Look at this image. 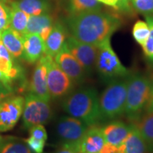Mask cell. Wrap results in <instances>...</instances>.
Here are the masks:
<instances>
[{"label": "cell", "mask_w": 153, "mask_h": 153, "mask_svg": "<svg viewBox=\"0 0 153 153\" xmlns=\"http://www.w3.org/2000/svg\"><path fill=\"white\" fill-rule=\"evenodd\" d=\"M99 1L101 4H104L108 6V7H114V9H116V5H117L118 0H97Z\"/></svg>", "instance_id": "obj_37"}, {"label": "cell", "mask_w": 153, "mask_h": 153, "mask_svg": "<svg viewBox=\"0 0 153 153\" xmlns=\"http://www.w3.org/2000/svg\"><path fill=\"white\" fill-rule=\"evenodd\" d=\"M23 45L22 58L30 64L36 63L45 54V43L38 34H24Z\"/></svg>", "instance_id": "obj_13"}, {"label": "cell", "mask_w": 153, "mask_h": 153, "mask_svg": "<svg viewBox=\"0 0 153 153\" xmlns=\"http://www.w3.org/2000/svg\"><path fill=\"white\" fill-rule=\"evenodd\" d=\"M152 99L151 82L140 74L128 76L127 94L124 113L130 120L135 121L147 109Z\"/></svg>", "instance_id": "obj_3"}, {"label": "cell", "mask_w": 153, "mask_h": 153, "mask_svg": "<svg viewBox=\"0 0 153 153\" xmlns=\"http://www.w3.org/2000/svg\"><path fill=\"white\" fill-rule=\"evenodd\" d=\"M101 129L106 143L119 147L128 135L131 125H126L122 121L112 120Z\"/></svg>", "instance_id": "obj_14"}, {"label": "cell", "mask_w": 153, "mask_h": 153, "mask_svg": "<svg viewBox=\"0 0 153 153\" xmlns=\"http://www.w3.org/2000/svg\"><path fill=\"white\" fill-rule=\"evenodd\" d=\"M145 16L146 22L150 26V33L144 45L142 46L143 51L145 59L149 64L153 65V15H147Z\"/></svg>", "instance_id": "obj_27"}, {"label": "cell", "mask_w": 153, "mask_h": 153, "mask_svg": "<svg viewBox=\"0 0 153 153\" xmlns=\"http://www.w3.org/2000/svg\"><path fill=\"white\" fill-rule=\"evenodd\" d=\"M68 30L63 24L55 22L45 43V54L55 57L64 46L68 38Z\"/></svg>", "instance_id": "obj_15"}, {"label": "cell", "mask_w": 153, "mask_h": 153, "mask_svg": "<svg viewBox=\"0 0 153 153\" xmlns=\"http://www.w3.org/2000/svg\"><path fill=\"white\" fill-rule=\"evenodd\" d=\"M13 81H14V80L11 79V77H9V76H7V74H5L4 73H3L2 72L0 71V82H1V83L4 84V85L9 86V87H10L13 89Z\"/></svg>", "instance_id": "obj_36"}, {"label": "cell", "mask_w": 153, "mask_h": 153, "mask_svg": "<svg viewBox=\"0 0 153 153\" xmlns=\"http://www.w3.org/2000/svg\"><path fill=\"white\" fill-rule=\"evenodd\" d=\"M10 27V7L0 1V33Z\"/></svg>", "instance_id": "obj_29"}, {"label": "cell", "mask_w": 153, "mask_h": 153, "mask_svg": "<svg viewBox=\"0 0 153 153\" xmlns=\"http://www.w3.org/2000/svg\"><path fill=\"white\" fill-rule=\"evenodd\" d=\"M0 41L14 58H22L24 50L22 35L9 27L0 33Z\"/></svg>", "instance_id": "obj_18"}, {"label": "cell", "mask_w": 153, "mask_h": 153, "mask_svg": "<svg viewBox=\"0 0 153 153\" xmlns=\"http://www.w3.org/2000/svg\"><path fill=\"white\" fill-rule=\"evenodd\" d=\"M128 77L108 83L99 98L100 121L113 120L124 114Z\"/></svg>", "instance_id": "obj_4"}, {"label": "cell", "mask_w": 153, "mask_h": 153, "mask_svg": "<svg viewBox=\"0 0 153 153\" xmlns=\"http://www.w3.org/2000/svg\"><path fill=\"white\" fill-rule=\"evenodd\" d=\"M147 111H153V102H150L149 104L148 108H147Z\"/></svg>", "instance_id": "obj_38"}, {"label": "cell", "mask_w": 153, "mask_h": 153, "mask_svg": "<svg viewBox=\"0 0 153 153\" xmlns=\"http://www.w3.org/2000/svg\"><path fill=\"white\" fill-rule=\"evenodd\" d=\"M118 148L108 143H105L99 153H116L118 152Z\"/></svg>", "instance_id": "obj_35"}, {"label": "cell", "mask_w": 153, "mask_h": 153, "mask_svg": "<svg viewBox=\"0 0 153 153\" xmlns=\"http://www.w3.org/2000/svg\"><path fill=\"white\" fill-rule=\"evenodd\" d=\"M14 89L0 82V102L9 96L14 94Z\"/></svg>", "instance_id": "obj_34"}, {"label": "cell", "mask_w": 153, "mask_h": 153, "mask_svg": "<svg viewBox=\"0 0 153 153\" xmlns=\"http://www.w3.org/2000/svg\"><path fill=\"white\" fill-rule=\"evenodd\" d=\"M24 98L20 95H11L0 102V132L10 131L22 116Z\"/></svg>", "instance_id": "obj_9"}, {"label": "cell", "mask_w": 153, "mask_h": 153, "mask_svg": "<svg viewBox=\"0 0 153 153\" xmlns=\"http://www.w3.org/2000/svg\"><path fill=\"white\" fill-rule=\"evenodd\" d=\"M47 68L48 88L52 99L65 98L74 90L75 84L62 71L52 57L43 55Z\"/></svg>", "instance_id": "obj_6"}, {"label": "cell", "mask_w": 153, "mask_h": 153, "mask_svg": "<svg viewBox=\"0 0 153 153\" xmlns=\"http://www.w3.org/2000/svg\"><path fill=\"white\" fill-rule=\"evenodd\" d=\"M133 123L140 132L149 151L153 152V111H147Z\"/></svg>", "instance_id": "obj_22"}, {"label": "cell", "mask_w": 153, "mask_h": 153, "mask_svg": "<svg viewBox=\"0 0 153 153\" xmlns=\"http://www.w3.org/2000/svg\"><path fill=\"white\" fill-rule=\"evenodd\" d=\"M99 98L94 88H79L65 97L62 106L70 116L82 120L90 127L100 121Z\"/></svg>", "instance_id": "obj_2"}, {"label": "cell", "mask_w": 153, "mask_h": 153, "mask_svg": "<svg viewBox=\"0 0 153 153\" xmlns=\"http://www.w3.org/2000/svg\"><path fill=\"white\" fill-rule=\"evenodd\" d=\"M24 99L22 116L25 128L29 129L40 124L43 125L51 119L53 111L48 102L31 92L27 94Z\"/></svg>", "instance_id": "obj_7"}, {"label": "cell", "mask_w": 153, "mask_h": 153, "mask_svg": "<svg viewBox=\"0 0 153 153\" xmlns=\"http://www.w3.org/2000/svg\"><path fill=\"white\" fill-rule=\"evenodd\" d=\"M67 26L70 35L83 43L97 45L110 39L121 26L118 17L101 10L69 16Z\"/></svg>", "instance_id": "obj_1"}, {"label": "cell", "mask_w": 153, "mask_h": 153, "mask_svg": "<svg viewBox=\"0 0 153 153\" xmlns=\"http://www.w3.org/2000/svg\"><path fill=\"white\" fill-rule=\"evenodd\" d=\"M135 11L144 16L153 14V0H132Z\"/></svg>", "instance_id": "obj_28"}, {"label": "cell", "mask_w": 153, "mask_h": 153, "mask_svg": "<svg viewBox=\"0 0 153 153\" xmlns=\"http://www.w3.org/2000/svg\"><path fill=\"white\" fill-rule=\"evenodd\" d=\"M65 46L79 62L87 75H91L95 70L98 46L83 43L71 36L67 38Z\"/></svg>", "instance_id": "obj_8"}, {"label": "cell", "mask_w": 153, "mask_h": 153, "mask_svg": "<svg viewBox=\"0 0 153 153\" xmlns=\"http://www.w3.org/2000/svg\"><path fill=\"white\" fill-rule=\"evenodd\" d=\"M89 126L72 116H62L57 121L56 132L65 143L79 144Z\"/></svg>", "instance_id": "obj_10"}, {"label": "cell", "mask_w": 153, "mask_h": 153, "mask_svg": "<svg viewBox=\"0 0 153 153\" xmlns=\"http://www.w3.org/2000/svg\"><path fill=\"white\" fill-rule=\"evenodd\" d=\"M101 9V4L97 0H67L69 16H74Z\"/></svg>", "instance_id": "obj_23"}, {"label": "cell", "mask_w": 153, "mask_h": 153, "mask_svg": "<svg viewBox=\"0 0 153 153\" xmlns=\"http://www.w3.org/2000/svg\"><path fill=\"white\" fill-rule=\"evenodd\" d=\"M95 70L105 83L128 77L130 71L123 65L113 50L110 39L98 45Z\"/></svg>", "instance_id": "obj_5"}, {"label": "cell", "mask_w": 153, "mask_h": 153, "mask_svg": "<svg viewBox=\"0 0 153 153\" xmlns=\"http://www.w3.org/2000/svg\"><path fill=\"white\" fill-rule=\"evenodd\" d=\"M0 153H33L24 140L16 137L0 136Z\"/></svg>", "instance_id": "obj_24"}, {"label": "cell", "mask_w": 153, "mask_h": 153, "mask_svg": "<svg viewBox=\"0 0 153 153\" xmlns=\"http://www.w3.org/2000/svg\"><path fill=\"white\" fill-rule=\"evenodd\" d=\"M29 130L30 136L35 137L36 139L46 141L48 139V134L43 125H36L31 127Z\"/></svg>", "instance_id": "obj_32"}, {"label": "cell", "mask_w": 153, "mask_h": 153, "mask_svg": "<svg viewBox=\"0 0 153 153\" xmlns=\"http://www.w3.org/2000/svg\"><path fill=\"white\" fill-rule=\"evenodd\" d=\"M150 33V28L148 23L138 20L133 25L132 34L135 41L141 46L144 45Z\"/></svg>", "instance_id": "obj_26"}, {"label": "cell", "mask_w": 153, "mask_h": 153, "mask_svg": "<svg viewBox=\"0 0 153 153\" xmlns=\"http://www.w3.org/2000/svg\"><path fill=\"white\" fill-rule=\"evenodd\" d=\"M54 60L75 85H82L85 82L87 74L79 62L67 48L65 43L60 52L55 55Z\"/></svg>", "instance_id": "obj_11"}, {"label": "cell", "mask_w": 153, "mask_h": 153, "mask_svg": "<svg viewBox=\"0 0 153 153\" xmlns=\"http://www.w3.org/2000/svg\"><path fill=\"white\" fill-rule=\"evenodd\" d=\"M53 153H81L79 150V144H72V143H65L59 149Z\"/></svg>", "instance_id": "obj_33"}, {"label": "cell", "mask_w": 153, "mask_h": 153, "mask_svg": "<svg viewBox=\"0 0 153 153\" xmlns=\"http://www.w3.org/2000/svg\"><path fill=\"white\" fill-rule=\"evenodd\" d=\"M116 153H125V152H120V151H118V152H116Z\"/></svg>", "instance_id": "obj_40"}, {"label": "cell", "mask_w": 153, "mask_h": 153, "mask_svg": "<svg viewBox=\"0 0 153 153\" xmlns=\"http://www.w3.org/2000/svg\"><path fill=\"white\" fill-rule=\"evenodd\" d=\"M29 89L30 92L49 102L51 97L50 95L47 83V68L43 55L36 62V65L32 74Z\"/></svg>", "instance_id": "obj_12"}, {"label": "cell", "mask_w": 153, "mask_h": 153, "mask_svg": "<svg viewBox=\"0 0 153 153\" xmlns=\"http://www.w3.org/2000/svg\"><path fill=\"white\" fill-rule=\"evenodd\" d=\"M125 153H148V147L135 123L131 124V130L123 143Z\"/></svg>", "instance_id": "obj_20"}, {"label": "cell", "mask_w": 153, "mask_h": 153, "mask_svg": "<svg viewBox=\"0 0 153 153\" xmlns=\"http://www.w3.org/2000/svg\"><path fill=\"white\" fill-rule=\"evenodd\" d=\"M151 91H152V99H151L150 102H153V79L151 82Z\"/></svg>", "instance_id": "obj_39"}, {"label": "cell", "mask_w": 153, "mask_h": 153, "mask_svg": "<svg viewBox=\"0 0 153 153\" xmlns=\"http://www.w3.org/2000/svg\"><path fill=\"white\" fill-rule=\"evenodd\" d=\"M29 16L27 14L11 4L10 28L17 33L22 36L26 33Z\"/></svg>", "instance_id": "obj_25"}, {"label": "cell", "mask_w": 153, "mask_h": 153, "mask_svg": "<svg viewBox=\"0 0 153 153\" xmlns=\"http://www.w3.org/2000/svg\"><path fill=\"white\" fill-rule=\"evenodd\" d=\"M105 143L101 128L97 126L89 127L79 143L81 153H99Z\"/></svg>", "instance_id": "obj_16"}, {"label": "cell", "mask_w": 153, "mask_h": 153, "mask_svg": "<svg viewBox=\"0 0 153 153\" xmlns=\"http://www.w3.org/2000/svg\"><path fill=\"white\" fill-rule=\"evenodd\" d=\"M5 0H0V1H4Z\"/></svg>", "instance_id": "obj_41"}, {"label": "cell", "mask_w": 153, "mask_h": 153, "mask_svg": "<svg viewBox=\"0 0 153 153\" xmlns=\"http://www.w3.org/2000/svg\"><path fill=\"white\" fill-rule=\"evenodd\" d=\"M152 15H153V14H152Z\"/></svg>", "instance_id": "obj_42"}, {"label": "cell", "mask_w": 153, "mask_h": 153, "mask_svg": "<svg viewBox=\"0 0 153 153\" xmlns=\"http://www.w3.org/2000/svg\"><path fill=\"white\" fill-rule=\"evenodd\" d=\"M25 143L28 145L32 152L34 153H43L44 147H45V141L41 140L36 139L35 137L30 136L28 138L24 140Z\"/></svg>", "instance_id": "obj_30"}, {"label": "cell", "mask_w": 153, "mask_h": 153, "mask_svg": "<svg viewBox=\"0 0 153 153\" xmlns=\"http://www.w3.org/2000/svg\"><path fill=\"white\" fill-rule=\"evenodd\" d=\"M14 57L0 41V71L13 80L23 77V69L15 62Z\"/></svg>", "instance_id": "obj_19"}, {"label": "cell", "mask_w": 153, "mask_h": 153, "mask_svg": "<svg viewBox=\"0 0 153 153\" xmlns=\"http://www.w3.org/2000/svg\"><path fill=\"white\" fill-rule=\"evenodd\" d=\"M53 25V17L49 13L37 16H30L25 33L38 34L45 41L51 33Z\"/></svg>", "instance_id": "obj_17"}, {"label": "cell", "mask_w": 153, "mask_h": 153, "mask_svg": "<svg viewBox=\"0 0 153 153\" xmlns=\"http://www.w3.org/2000/svg\"><path fill=\"white\" fill-rule=\"evenodd\" d=\"M28 16H37L49 13L51 4L48 0H18L11 3Z\"/></svg>", "instance_id": "obj_21"}, {"label": "cell", "mask_w": 153, "mask_h": 153, "mask_svg": "<svg viewBox=\"0 0 153 153\" xmlns=\"http://www.w3.org/2000/svg\"><path fill=\"white\" fill-rule=\"evenodd\" d=\"M116 9L126 15H133L135 11L132 0H118Z\"/></svg>", "instance_id": "obj_31"}]
</instances>
